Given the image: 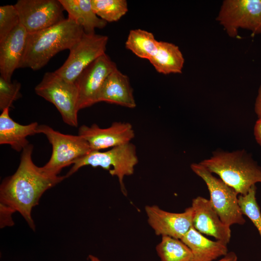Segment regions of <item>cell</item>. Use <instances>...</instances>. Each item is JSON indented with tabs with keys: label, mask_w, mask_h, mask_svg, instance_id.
Listing matches in <instances>:
<instances>
[{
	"label": "cell",
	"mask_w": 261,
	"mask_h": 261,
	"mask_svg": "<svg viewBox=\"0 0 261 261\" xmlns=\"http://www.w3.org/2000/svg\"><path fill=\"white\" fill-rule=\"evenodd\" d=\"M147 221L158 236L181 239L192 226L193 210L191 206L181 213L165 211L156 205H146Z\"/></svg>",
	"instance_id": "7c38bea8"
},
{
	"label": "cell",
	"mask_w": 261,
	"mask_h": 261,
	"mask_svg": "<svg viewBox=\"0 0 261 261\" xmlns=\"http://www.w3.org/2000/svg\"><path fill=\"white\" fill-rule=\"evenodd\" d=\"M158 44L153 33L138 29L130 31L125 46L138 57L149 60L156 52Z\"/></svg>",
	"instance_id": "44dd1931"
},
{
	"label": "cell",
	"mask_w": 261,
	"mask_h": 261,
	"mask_svg": "<svg viewBox=\"0 0 261 261\" xmlns=\"http://www.w3.org/2000/svg\"><path fill=\"white\" fill-rule=\"evenodd\" d=\"M38 133L44 134L52 146V152L43 170L52 175H58L61 170L91 151L87 141L79 136L65 134L46 125H39Z\"/></svg>",
	"instance_id": "8992f818"
},
{
	"label": "cell",
	"mask_w": 261,
	"mask_h": 261,
	"mask_svg": "<svg viewBox=\"0 0 261 261\" xmlns=\"http://www.w3.org/2000/svg\"><path fill=\"white\" fill-rule=\"evenodd\" d=\"M21 87L20 83L17 81H8L0 76V110L13 107L14 101L20 98Z\"/></svg>",
	"instance_id": "484cf974"
},
{
	"label": "cell",
	"mask_w": 261,
	"mask_h": 261,
	"mask_svg": "<svg viewBox=\"0 0 261 261\" xmlns=\"http://www.w3.org/2000/svg\"><path fill=\"white\" fill-rule=\"evenodd\" d=\"M254 135L257 142L261 146V119H258L255 123Z\"/></svg>",
	"instance_id": "f1b7e54d"
},
{
	"label": "cell",
	"mask_w": 261,
	"mask_h": 261,
	"mask_svg": "<svg viewBox=\"0 0 261 261\" xmlns=\"http://www.w3.org/2000/svg\"><path fill=\"white\" fill-rule=\"evenodd\" d=\"M181 240L189 248L195 261H214L229 252L227 245L209 239L193 226Z\"/></svg>",
	"instance_id": "ac0fdd59"
},
{
	"label": "cell",
	"mask_w": 261,
	"mask_h": 261,
	"mask_svg": "<svg viewBox=\"0 0 261 261\" xmlns=\"http://www.w3.org/2000/svg\"><path fill=\"white\" fill-rule=\"evenodd\" d=\"M216 20L232 38L240 28L261 34V0H224Z\"/></svg>",
	"instance_id": "ba28073f"
},
{
	"label": "cell",
	"mask_w": 261,
	"mask_h": 261,
	"mask_svg": "<svg viewBox=\"0 0 261 261\" xmlns=\"http://www.w3.org/2000/svg\"><path fill=\"white\" fill-rule=\"evenodd\" d=\"M108 40L107 36L84 32L71 48L67 59L55 73L66 81L74 83L85 68L105 53Z\"/></svg>",
	"instance_id": "9c48e42d"
},
{
	"label": "cell",
	"mask_w": 261,
	"mask_h": 261,
	"mask_svg": "<svg viewBox=\"0 0 261 261\" xmlns=\"http://www.w3.org/2000/svg\"><path fill=\"white\" fill-rule=\"evenodd\" d=\"M256 185L245 195H239L238 201L244 216H246L257 229L261 238V211L256 199Z\"/></svg>",
	"instance_id": "cb8c5ba5"
},
{
	"label": "cell",
	"mask_w": 261,
	"mask_h": 261,
	"mask_svg": "<svg viewBox=\"0 0 261 261\" xmlns=\"http://www.w3.org/2000/svg\"><path fill=\"white\" fill-rule=\"evenodd\" d=\"M88 143L92 150L101 151L129 143L135 137L131 124L126 122H114L106 128L96 124L90 126H81L78 134Z\"/></svg>",
	"instance_id": "4fadbf2b"
},
{
	"label": "cell",
	"mask_w": 261,
	"mask_h": 261,
	"mask_svg": "<svg viewBox=\"0 0 261 261\" xmlns=\"http://www.w3.org/2000/svg\"><path fill=\"white\" fill-rule=\"evenodd\" d=\"M138 161L136 146L130 142L106 151H91L76 160L65 176H70L83 166L100 167L108 171L112 176L117 178L122 193L127 195L124 177L133 174Z\"/></svg>",
	"instance_id": "277c9868"
},
{
	"label": "cell",
	"mask_w": 261,
	"mask_h": 261,
	"mask_svg": "<svg viewBox=\"0 0 261 261\" xmlns=\"http://www.w3.org/2000/svg\"><path fill=\"white\" fill-rule=\"evenodd\" d=\"M35 91L55 106L65 123L77 127L78 90L74 83L66 81L55 72H47Z\"/></svg>",
	"instance_id": "52a82bcc"
},
{
	"label": "cell",
	"mask_w": 261,
	"mask_h": 261,
	"mask_svg": "<svg viewBox=\"0 0 261 261\" xmlns=\"http://www.w3.org/2000/svg\"><path fill=\"white\" fill-rule=\"evenodd\" d=\"M199 163L218 175L239 195L246 194L253 186L261 183V167L244 150H217Z\"/></svg>",
	"instance_id": "3957f363"
},
{
	"label": "cell",
	"mask_w": 261,
	"mask_h": 261,
	"mask_svg": "<svg viewBox=\"0 0 261 261\" xmlns=\"http://www.w3.org/2000/svg\"><path fill=\"white\" fill-rule=\"evenodd\" d=\"M84 32L81 26L67 18L42 30L28 33L19 68L41 69L59 52L70 50Z\"/></svg>",
	"instance_id": "7a4b0ae2"
},
{
	"label": "cell",
	"mask_w": 261,
	"mask_h": 261,
	"mask_svg": "<svg viewBox=\"0 0 261 261\" xmlns=\"http://www.w3.org/2000/svg\"><path fill=\"white\" fill-rule=\"evenodd\" d=\"M254 110L258 119H261V85L259 88L258 95L255 100Z\"/></svg>",
	"instance_id": "83f0119b"
},
{
	"label": "cell",
	"mask_w": 261,
	"mask_h": 261,
	"mask_svg": "<svg viewBox=\"0 0 261 261\" xmlns=\"http://www.w3.org/2000/svg\"><path fill=\"white\" fill-rule=\"evenodd\" d=\"M88 258L90 261H101L98 258L92 255H89Z\"/></svg>",
	"instance_id": "4dcf8cb0"
},
{
	"label": "cell",
	"mask_w": 261,
	"mask_h": 261,
	"mask_svg": "<svg viewBox=\"0 0 261 261\" xmlns=\"http://www.w3.org/2000/svg\"><path fill=\"white\" fill-rule=\"evenodd\" d=\"M33 145L29 144L22 151L16 172L5 178L0 186V203L18 212L35 230L31 217L32 208L37 205L42 195L60 183L65 176L52 175L37 166L32 160Z\"/></svg>",
	"instance_id": "6da1fadb"
},
{
	"label": "cell",
	"mask_w": 261,
	"mask_h": 261,
	"mask_svg": "<svg viewBox=\"0 0 261 261\" xmlns=\"http://www.w3.org/2000/svg\"><path fill=\"white\" fill-rule=\"evenodd\" d=\"M237 259L236 253L233 251H231L217 261H237Z\"/></svg>",
	"instance_id": "f546056e"
},
{
	"label": "cell",
	"mask_w": 261,
	"mask_h": 261,
	"mask_svg": "<svg viewBox=\"0 0 261 261\" xmlns=\"http://www.w3.org/2000/svg\"><path fill=\"white\" fill-rule=\"evenodd\" d=\"M156 71L163 74L181 73L185 59L178 46L164 41H159L155 55L149 60Z\"/></svg>",
	"instance_id": "ffe728a7"
},
{
	"label": "cell",
	"mask_w": 261,
	"mask_h": 261,
	"mask_svg": "<svg viewBox=\"0 0 261 261\" xmlns=\"http://www.w3.org/2000/svg\"><path fill=\"white\" fill-rule=\"evenodd\" d=\"M156 249L161 261H195L191 251L180 239L162 236Z\"/></svg>",
	"instance_id": "7402d4cb"
},
{
	"label": "cell",
	"mask_w": 261,
	"mask_h": 261,
	"mask_svg": "<svg viewBox=\"0 0 261 261\" xmlns=\"http://www.w3.org/2000/svg\"><path fill=\"white\" fill-rule=\"evenodd\" d=\"M192 226L202 234L211 236L228 245L231 238L230 227L224 224L209 200L197 196L192 201Z\"/></svg>",
	"instance_id": "5bb4252c"
},
{
	"label": "cell",
	"mask_w": 261,
	"mask_h": 261,
	"mask_svg": "<svg viewBox=\"0 0 261 261\" xmlns=\"http://www.w3.org/2000/svg\"><path fill=\"white\" fill-rule=\"evenodd\" d=\"M97 102H104L129 108H135L136 103L128 76L117 68L111 72L100 89Z\"/></svg>",
	"instance_id": "2e32d148"
},
{
	"label": "cell",
	"mask_w": 261,
	"mask_h": 261,
	"mask_svg": "<svg viewBox=\"0 0 261 261\" xmlns=\"http://www.w3.org/2000/svg\"><path fill=\"white\" fill-rule=\"evenodd\" d=\"M190 168L206 184L209 200L222 221L230 227L244 225L246 220L239 204L238 193L200 163H192Z\"/></svg>",
	"instance_id": "5b68a950"
},
{
	"label": "cell",
	"mask_w": 261,
	"mask_h": 261,
	"mask_svg": "<svg viewBox=\"0 0 261 261\" xmlns=\"http://www.w3.org/2000/svg\"><path fill=\"white\" fill-rule=\"evenodd\" d=\"M28 34L26 29L20 24L0 43V76L6 81H11L13 73L19 67Z\"/></svg>",
	"instance_id": "9a60e30c"
},
{
	"label": "cell",
	"mask_w": 261,
	"mask_h": 261,
	"mask_svg": "<svg viewBox=\"0 0 261 261\" xmlns=\"http://www.w3.org/2000/svg\"><path fill=\"white\" fill-rule=\"evenodd\" d=\"M117 68L116 64L105 53L82 71L74 83L78 90L79 111L98 102L97 97L105 79Z\"/></svg>",
	"instance_id": "8fae6325"
},
{
	"label": "cell",
	"mask_w": 261,
	"mask_h": 261,
	"mask_svg": "<svg viewBox=\"0 0 261 261\" xmlns=\"http://www.w3.org/2000/svg\"><path fill=\"white\" fill-rule=\"evenodd\" d=\"M92 8L106 22L119 20L128 11L126 0H91Z\"/></svg>",
	"instance_id": "603a6c76"
},
{
	"label": "cell",
	"mask_w": 261,
	"mask_h": 261,
	"mask_svg": "<svg viewBox=\"0 0 261 261\" xmlns=\"http://www.w3.org/2000/svg\"><path fill=\"white\" fill-rule=\"evenodd\" d=\"M9 108L2 111L0 115V144L9 145L20 152L29 144L27 137L38 133L37 122L21 125L13 120L9 115Z\"/></svg>",
	"instance_id": "e0dca14e"
},
{
	"label": "cell",
	"mask_w": 261,
	"mask_h": 261,
	"mask_svg": "<svg viewBox=\"0 0 261 261\" xmlns=\"http://www.w3.org/2000/svg\"><path fill=\"white\" fill-rule=\"evenodd\" d=\"M15 211L12 208L0 203V228L11 226L14 224L12 215Z\"/></svg>",
	"instance_id": "4316f807"
},
{
	"label": "cell",
	"mask_w": 261,
	"mask_h": 261,
	"mask_svg": "<svg viewBox=\"0 0 261 261\" xmlns=\"http://www.w3.org/2000/svg\"><path fill=\"white\" fill-rule=\"evenodd\" d=\"M59 1L68 14V18L81 26L85 33H94L95 29H102L106 26L107 22L94 12L91 0H59Z\"/></svg>",
	"instance_id": "d6986e66"
},
{
	"label": "cell",
	"mask_w": 261,
	"mask_h": 261,
	"mask_svg": "<svg viewBox=\"0 0 261 261\" xmlns=\"http://www.w3.org/2000/svg\"><path fill=\"white\" fill-rule=\"evenodd\" d=\"M20 24L19 17L14 5L0 7V43Z\"/></svg>",
	"instance_id": "d4e9b609"
},
{
	"label": "cell",
	"mask_w": 261,
	"mask_h": 261,
	"mask_svg": "<svg viewBox=\"0 0 261 261\" xmlns=\"http://www.w3.org/2000/svg\"><path fill=\"white\" fill-rule=\"evenodd\" d=\"M14 5L20 24L28 33L42 30L65 19L59 0H18Z\"/></svg>",
	"instance_id": "30bf717a"
}]
</instances>
